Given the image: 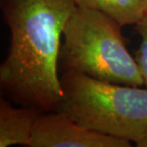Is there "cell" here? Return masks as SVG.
Segmentation results:
<instances>
[{
  "mask_svg": "<svg viewBox=\"0 0 147 147\" xmlns=\"http://www.w3.org/2000/svg\"><path fill=\"white\" fill-rule=\"evenodd\" d=\"M146 1H147V0H146Z\"/></svg>",
  "mask_w": 147,
  "mask_h": 147,
  "instance_id": "9c48e42d",
  "label": "cell"
},
{
  "mask_svg": "<svg viewBox=\"0 0 147 147\" xmlns=\"http://www.w3.org/2000/svg\"><path fill=\"white\" fill-rule=\"evenodd\" d=\"M78 7L99 11L119 25L138 24L147 14L146 0H74Z\"/></svg>",
  "mask_w": 147,
  "mask_h": 147,
  "instance_id": "8992f818",
  "label": "cell"
},
{
  "mask_svg": "<svg viewBox=\"0 0 147 147\" xmlns=\"http://www.w3.org/2000/svg\"><path fill=\"white\" fill-rule=\"evenodd\" d=\"M137 29L140 36V44L136 59L139 63L144 85L147 88V14L137 24Z\"/></svg>",
  "mask_w": 147,
  "mask_h": 147,
  "instance_id": "52a82bcc",
  "label": "cell"
},
{
  "mask_svg": "<svg viewBox=\"0 0 147 147\" xmlns=\"http://www.w3.org/2000/svg\"><path fill=\"white\" fill-rule=\"evenodd\" d=\"M39 117L32 106L14 107L0 99V147L30 144L34 125Z\"/></svg>",
  "mask_w": 147,
  "mask_h": 147,
  "instance_id": "5b68a950",
  "label": "cell"
},
{
  "mask_svg": "<svg viewBox=\"0 0 147 147\" xmlns=\"http://www.w3.org/2000/svg\"><path fill=\"white\" fill-rule=\"evenodd\" d=\"M131 142L83 127L63 112L39 115L29 147H130Z\"/></svg>",
  "mask_w": 147,
  "mask_h": 147,
  "instance_id": "277c9868",
  "label": "cell"
},
{
  "mask_svg": "<svg viewBox=\"0 0 147 147\" xmlns=\"http://www.w3.org/2000/svg\"><path fill=\"white\" fill-rule=\"evenodd\" d=\"M76 7L74 0H6L11 42L0 82L16 100L38 110H58L63 98L57 75L60 39Z\"/></svg>",
  "mask_w": 147,
  "mask_h": 147,
  "instance_id": "6da1fadb",
  "label": "cell"
},
{
  "mask_svg": "<svg viewBox=\"0 0 147 147\" xmlns=\"http://www.w3.org/2000/svg\"><path fill=\"white\" fill-rule=\"evenodd\" d=\"M116 20L99 11L76 7L63 31L66 71L117 84H144L137 59L126 48Z\"/></svg>",
  "mask_w": 147,
  "mask_h": 147,
  "instance_id": "3957f363",
  "label": "cell"
},
{
  "mask_svg": "<svg viewBox=\"0 0 147 147\" xmlns=\"http://www.w3.org/2000/svg\"><path fill=\"white\" fill-rule=\"evenodd\" d=\"M135 144H136V146H138V147H147V128L142 136V138H140Z\"/></svg>",
  "mask_w": 147,
  "mask_h": 147,
  "instance_id": "ba28073f",
  "label": "cell"
},
{
  "mask_svg": "<svg viewBox=\"0 0 147 147\" xmlns=\"http://www.w3.org/2000/svg\"><path fill=\"white\" fill-rule=\"evenodd\" d=\"M58 111L89 130L136 143L147 128V88L68 72Z\"/></svg>",
  "mask_w": 147,
  "mask_h": 147,
  "instance_id": "7a4b0ae2",
  "label": "cell"
}]
</instances>
